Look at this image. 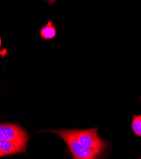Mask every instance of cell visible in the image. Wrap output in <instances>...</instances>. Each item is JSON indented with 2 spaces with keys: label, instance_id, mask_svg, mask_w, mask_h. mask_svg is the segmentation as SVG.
Instances as JSON below:
<instances>
[{
  "label": "cell",
  "instance_id": "52a82bcc",
  "mask_svg": "<svg viewBox=\"0 0 141 159\" xmlns=\"http://www.w3.org/2000/svg\"><path fill=\"white\" fill-rule=\"evenodd\" d=\"M47 1H48L50 3H53V2H55L56 0H47Z\"/></svg>",
  "mask_w": 141,
  "mask_h": 159
},
{
  "label": "cell",
  "instance_id": "7a4b0ae2",
  "mask_svg": "<svg viewBox=\"0 0 141 159\" xmlns=\"http://www.w3.org/2000/svg\"><path fill=\"white\" fill-rule=\"evenodd\" d=\"M0 138L13 142L19 153H24L29 136L20 126L13 124L2 123L0 125Z\"/></svg>",
  "mask_w": 141,
  "mask_h": 159
},
{
  "label": "cell",
  "instance_id": "5b68a950",
  "mask_svg": "<svg viewBox=\"0 0 141 159\" xmlns=\"http://www.w3.org/2000/svg\"><path fill=\"white\" fill-rule=\"evenodd\" d=\"M41 37L46 40L51 39L55 37L56 31L52 21H49L39 31Z\"/></svg>",
  "mask_w": 141,
  "mask_h": 159
},
{
  "label": "cell",
  "instance_id": "277c9868",
  "mask_svg": "<svg viewBox=\"0 0 141 159\" xmlns=\"http://www.w3.org/2000/svg\"><path fill=\"white\" fill-rule=\"evenodd\" d=\"M18 153V150L13 142L3 139L0 141V157L15 155Z\"/></svg>",
  "mask_w": 141,
  "mask_h": 159
},
{
  "label": "cell",
  "instance_id": "6da1fadb",
  "mask_svg": "<svg viewBox=\"0 0 141 159\" xmlns=\"http://www.w3.org/2000/svg\"><path fill=\"white\" fill-rule=\"evenodd\" d=\"M46 131L57 134L64 139L68 147L73 158L75 159L98 158L101 153L95 149L87 148L81 144L72 134L70 129H50Z\"/></svg>",
  "mask_w": 141,
  "mask_h": 159
},
{
  "label": "cell",
  "instance_id": "8992f818",
  "mask_svg": "<svg viewBox=\"0 0 141 159\" xmlns=\"http://www.w3.org/2000/svg\"><path fill=\"white\" fill-rule=\"evenodd\" d=\"M132 128L135 135L141 137V115L134 116L132 123Z\"/></svg>",
  "mask_w": 141,
  "mask_h": 159
},
{
  "label": "cell",
  "instance_id": "3957f363",
  "mask_svg": "<svg viewBox=\"0 0 141 159\" xmlns=\"http://www.w3.org/2000/svg\"><path fill=\"white\" fill-rule=\"evenodd\" d=\"M75 139L83 146L95 149L102 153L106 148V143L98 134V128H93L89 129H70Z\"/></svg>",
  "mask_w": 141,
  "mask_h": 159
}]
</instances>
